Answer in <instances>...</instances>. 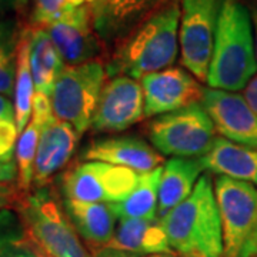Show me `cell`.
<instances>
[{"mask_svg": "<svg viewBox=\"0 0 257 257\" xmlns=\"http://www.w3.org/2000/svg\"><path fill=\"white\" fill-rule=\"evenodd\" d=\"M179 29L180 0H169L117 45L106 66L107 74L139 80L149 73L169 69L179 55Z\"/></svg>", "mask_w": 257, "mask_h": 257, "instance_id": "cell-1", "label": "cell"}, {"mask_svg": "<svg viewBox=\"0 0 257 257\" xmlns=\"http://www.w3.org/2000/svg\"><path fill=\"white\" fill-rule=\"evenodd\" d=\"M160 219L176 254L224 257L220 213L210 175L200 176L192 194Z\"/></svg>", "mask_w": 257, "mask_h": 257, "instance_id": "cell-2", "label": "cell"}, {"mask_svg": "<svg viewBox=\"0 0 257 257\" xmlns=\"http://www.w3.org/2000/svg\"><path fill=\"white\" fill-rule=\"evenodd\" d=\"M256 74L251 15L240 0H223L206 83L211 89L239 92Z\"/></svg>", "mask_w": 257, "mask_h": 257, "instance_id": "cell-3", "label": "cell"}, {"mask_svg": "<svg viewBox=\"0 0 257 257\" xmlns=\"http://www.w3.org/2000/svg\"><path fill=\"white\" fill-rule=\"evenodd\" d=\"M15 207L25 231V246L37 257H89L64 207L47 186L19 196Z\"/></svg>", "mask_w": 257, "mask_h": 257, "instance_id": "cell-4", "label": "cell"}, {"mask_svg": "<svg viewBox=\"0 0 257 257\" xmlns=\"http://www.w3.org/2000/svg\"><path fill=\"white\" fill-rule=\"evenodd\" d=\"M224 257L257 256V189L226 176L214 180Z\"/></svg>", "mask_w": 257, "mask_h": 257, "instance_id": "cell-5", "label": "cell"}, {"mask_svg": "<svg viewBox=\"0 0 257 257\" xmlns=\"http://www.w3.org/2000/svg\"><path fill=\"white\" fill-rule=\"evenodd\" d=\"M106 76V66L93 60L79 66H66L56 80L50 96L53 113L57 119L70 123L80 136L92 127Z\"/></svg>", "mask_w": 257, "mask_h": 257, "instance_id": "cell-6", "label": "cell"}, {"mask_svg": "<svg viewBox=\"0 0 257 257\" xmlns=\"http://www.w3.org/2000/svg\"><path fill=\"white\" fill-rule=\"evenodd\" d=\"M149 138L162 155L202 157L217 140L216 127L202 103L162 114L149 126Z\"/></svg>", "mask_w": 257, "mask_h": 257, "instance_id": "cell-7", "label": "cell"}, {"mask_svg": "<svg viewBox=\"0 0 257 257\" xmlns=\"http://www.w3.org/2000/svg\"><path fill=\"white\" fill-rule=\"evenodd\" d=\"M221 5L223 0H180L182 62L199 82H207Z\"/></svg>", "mask_w": 257, "mask_h": 257, "instance_id": "cell-8", "label": "cell"}, {"mask_svg": "<svg viewBox=\"0 0 257 257\" xmlns=\"http://www.w3.org/2000/svg\"><path fill=\"white\" fill-rule=\"evenodd\" d=\"M140 173L103 162H84L62 177L66 200L84 203H119L138 186Z\"/></svg>", "mask_w": 257, "mask_h": 257, "instance_id": "cell-9", "label": "cell"}, {"mask_svg": "<svg viewBox=\"0 0 257 257\" xmlns=\"http://www.w3.org/2000/svg\"><path fill=\"white\" fill-rule=\"evenodd\" d=\"M43 29L66 66L89 63L100 53L101 40L94 30L92 12L87 3L66 10Z\"/></svg>", "mask_w": 257, "mask_h": 257, "instance_id": "cell-10", "label": "cell"}, {"mask_svg": "<svg viewBox=\"0 0 257 257\" xmlns=\"http://www.w3.org/2000/svg\"><path fill=\"white\" fill-rule=\"evenodd\" d=\"M142 117H145L142 84L127 76H116L103 87L92 128L99 133H117L133 126Z\"/></svg>", "mask_w": 257, "mask_h": 257, "instance_id": "cell-11", "label": "cell"}, {"mask_svg": "<svg viewBox=\"0 0 257 257\" xmlns=\"http://www.w3.org/2000/svg\"><path fill=\"white\" fill-rule=\"evenodd\" d=\"M140 84L145 94V117L167 114L200 103L203 87L192 73L179 67L143 76Z\"/></svg>", "mask_w": 257, "mask_h": 257, "instance_id": "cell-12", "label": "cell"}, {"mask_svg": "<svg viewBox=\"0 0 257 257\" xmlns=\"http://www.w3.org/2000/svg\"><path fill=\"white\" fill-rule=\"evenodd\" d=\"M200 103L221 138L240 146L257 149V114L243 96L204 87Z\"/></svg>", "mask_w": 257, "mask_h": 257, "instance_id": "cell-13", "label": "cell"}, {"mask_svg": "<svg viewBox=\"0 0 257 257\" xmlns=\"http://www.w3.org/2000/svg\"><path fill=\"white\" fill-rule=\"evenodd\" d=\"M169 0H90L93 26L101 43L114 45L142 25Z\"/></svg>", "mask_w": 257, "mask_h": 257, "instance_id": "cell-14", "label": "cell"}, {"mask_svg": "<svg viewBox=\"0 0 257 257\" xmlns=\"http://www.w3.org/2000/svg\"><path fill=\"white\" fill-rule=\"evenodd\" d=\"M80 135L76 128L64 120L52 119L42 130L37 146L33 186L45 187L50 179L69 163Z\"/></svg>", "mask_w": 257, "mask_h": 257, "instance_id": "cell-15", "label": "cell"}, {"mask_svg": "<svg viewBox=\"0 0 257 257\" xmlns=\"http://www.w3.org/2000/svg\"><path fill=\"white\" fill-rule=\"evenodd\" d=\"M83 160L103 162L132 169L138 173L155 170L163 162L162 155L147 142L135 136L96 140L84 149Z\"/></svg>", "mask_w": 257, "mask_h": 257, "instance_id": "cell-16", "label": "cell"}, {"mask_svg": "<svg viewBox=\"0 0 257 257\" xmlns=\"http://www.w3.org/2000/svg\"><path fill=\"white\" fill-rule=\"evenodd\" d=\"M52 119H55V113H53L50 97L43 93L35 92L32 119L26 128L23 130V133L19 136L16 155H15V159H16L15 162L18 166L16 189H18L19 196H25L32 190L40 135H42L43 127Z\"/></svg>", "mask_w": 257, "mask_h": 257, "instance_id": "cell-17", "label": "cell"}, {"mask_svg": "<svg viewBox=\"0 0 257 257\" xmlns=\"http://www.w3.org/2000/svg\"><path fill=\"white\" fill-rule=\"evenodd\" d=\"M106 247L133 256L172 251L159 216L155 219H119L114 237Z\"/></svg>", "mask_w": 257, "mask_h": 257, "instance_id": "cell-18", "label": "cell"}, {"mask_svg": "<svg viewBox=\"0 0 257 257\" xmlns=\"http://www.w3.org/2000/svg\"><path fill=\"white\" fill-rule=\"evenodd\" d=\"M64 211L77 234L89 244L106 247L110 244L119 220L111 203H84L63 200Z\"/></svg>", "mask_w": 257, "mask_h": 257, "instance_id": "cell-19", "label": "cell"}, {"mask_svg": "<svg viewBox=\"0 0 257 257\" xmlns=\"http://www.w3.org/2000/svg\"><path fill=\"white\" fill-rule=\"evenodd\" d=\"M203 172L202 163L196 157H172L167 160L159 186L157 216L163 217L184 202L193 193Z\"/></svg>", "mask_w": 257, "mask_h": 257, "instance_id": "cell-20", "label": "cell"}, {"mask_svg": "<svg viewBox=\"0 0 257 257\" xmlns=\"http://www.w3.org/2000/svg\"><path fill=\"white\" fill-rule=\"evenodd\" d=\"M199 160L204 170L257 186V149L217 138L213 147Z\"/></svg>", "mask_w": 257, "mask_h": 257, "instance_id": "cell-21", "label": "cell"}, {"mask_svg": "<svg viewBox=\"0 0 257 257\" xmlns=\"http://www.w3.org/2000/svg\"><path fill=\"white\" fill-rule=\"evenodd\" d=\"M66 67L60 53L43 28H30V69L36 92L52 96L55 83Z\"/></svg>", "mask_w": 257, "mask_h": 257, "instance_id": "cell-22", "label": "cell"}, {"mask_svg": "<svg viewBox=\"0 0 257 257\" xmlns=\"http://www.w3.org/2000/svg\"><path fill=\"white\" fill-rule=\"evenodd\" d=\"M35 82L30 69V28L20 32L16 53V82H15V113L19 136L23 133L32 119Z\"/></svg>", "mask_w": 257, "mask_h": 257, "instance_id": "cell-23", "label": "cell"}, {"mask_svg": "<svg viewBox=\"0 0 257 257\" xmlns=\"http://www.w3.org/2000/svg\"><path fill=\"white\" fill-rule=\"evenodd\" d=\"M163 166L140 173L138 186L126 199L111 203L119 219H155L159 209V186Z\"/></svg>", "mask_w": 257, "mask_h": 257, "instance_id": "cell-24", "label": "cell"}, {"mask_svg": "<svg viewBox=\"0 0 257 257\" xmlns=\"http://www.w3.org/2000/svg\"><path fill=\"white\" fill-rule=\"evenodd\" d=\"M19 36L15 22L0 20V94L6 97L15 94Z\"/></svg>", "mask_w": 257, "mask_h": 257, "instance_id": "cell-25", "label": "cell"}, {"mask_svg": "<svg viewBox=\"0 0 257 257\" xmlns=\"http://www.w3.org/2000/svg\"><path fill=\"white\" fill-rule=\"evenodd\" d=\"M20 246H25V231L20 217L9 209L0 210V257Z\"/></svg>", "mask_w": 257, "mask_h": 257, "instance_id": "cell-26", "label": "cell"}, {"mask_svg": "<svg viewBox=\"0 0 257 257\" xmlns=\"http://www.w3.org/2000/svg\"><path fill=\"white\" fill-rule=\"evenodd\" d=\"M84 5L82 0H35L30 28H45L62 16L66 10Z\"/></svg>", "mask_w": 257, "mask_h": 257, "instance_id": "cell-27", "label": "cell"}, {"mask_svg": "<svg viewBox=\"0 0 257 257\" xmlns=\"http://www.w3.org/2000/svg\"><path fill=\"white\" fill-rule=\"evenodd\" d=\"M19 132L15 119L0 120V162L12 163L16 155Z\"/></svg>", "mask_w": 257, "mask_h": 257, "instance_id": "cell-28", "label": "cell"}, {"mask_svg": "<svg viewBox=\"0 0 257 257\" xmlns=\"http://www.w3.org/2000/svg\"><path fill=\"white\" fill-rule=\"evenodd\" d=\"M19 194L16 187H13L12 184L0 183V210L15 206Z\"/></svg>", "mask_w": 257, "mask_h": 257, "instance_id": "cell-29", "label": "cell"}, {"mask_svg": "<svg viewBox=\"0 0 257 257\" xmlns=\"http://www.w3.org/2000/svg\"><path fill=\"white\" fill-rule=\"evenodd\" d=\"M12 182H18L16 162H12V163L0 162V183L12 184Z\"/></svg>", "mask_w": 257, "mask_h": 257, "instance_id": "cell-30", "label": "cell"}, {"mask_svg": "<svg viewBox=\"0 0 257 257\" xmlns=\"http://www.w3.org/2000/svg\"><path fill=\"white\" fill-rule=\"evenodd\" d=\"M248 106L253 109V111L257 114V74L248 82V84L244 89V96H243Z\"/></svg>", "mask_w": 257, "mask_h": 257, "instance_id": "cell-31", "label": "cell"}, {"mask_svg": "<svg viewBox=\"0 0 257 257\" xmlns=\"http://www.w3.org/2000/svg\"><path fill=\"white\" fill-rule=\"evenodd\" d=\"M2 119L16 120V113H15V104L9 100V97L0 94V120Z\"/></svg>", "mask_w": 257, "mask_h": 257, "instance_id": "cell-32", "label": "cell"}, {"mask_svg": "<svg viewBox=\"0 0 257 257\" xmlns=\"http://www.w3.org/2000/svg\"><path fill=\"white\" fill-rule=\"evenodd\" d=\"M96 257H138L133 254H127V253H121L117 250H113L110 247H101L97 250Z\"/></svg>", "mask_w": 257, "mask_h": 257, "instance_id": "cell-33", "label": "cell"}, {"mask_svg": "<svg viewBox=\"0 0 257 257\" xmlns=\"http://www.w3.org/2000/svg\"><path fill=\"white\" fill-rule=\"evenodd\" d=\"M3 257H37L32 250L26 246H20V247L10 250L9 253H6Z\"/></svg>", "mask_w": 257, "mask_h": 257, "instance_id": "cell-34", "label": "cell"}, {"mask_svg": "<svg viewBox=\"0 0 257 257\" xmlns=\"http://www.w3.org/2000/svg\"><path fill=\"white\" fill-rule=\"evenodd\" d=\"M12 5H13V0H0V19L12 8Z\"/></svg>", "mask_w": 257, "mask_h": 257, "instance_id": "cell-35", "label": "cell"}, {"mask_svg": "<svg viewBox=\"0 0 257 257\" xmlns=\"http://www.w3.org/2000/svg\"><path fill=\"white\" fill-rule=\"evenodd\" d=\"M251 20H253V25H254V49H256V60H257V8L251 10Z\"/></svg>", "mask_w": 257, "mask_h": 257, "instance_id": "cell-36", "label": "cell"}, {"mask_svg": "<svg viewBox=\"0 0 257 257\" xmlns=\"http://www.w3.org/2000/svg\"><path fill=\"white\" fill-rule=\"evenodd\" d=\"M147 257H180L179 254H175V253H157V254H150Z\"/></svg>", "mask_w": 257, "mask_h": 257, "instance_id": "cell-37", "label": "cell"}, {"mask_svg": "<svg viewBox=\"0 0 257 257\" xmlns=\"http://www.w3.org/2000/svg\"><path fill=\"white\" fill-rule=\"evenodd\" d=\"M82 2H84V3H87V5L90 3V0H82Z\"/></svg>", "mask_w": 257, "mask_h": 257, "instance_id": "cell-38", "label": "cell"}, {"mask_svg": "<svg viewBox=\"0 0 257 257\" xmlns=\"http://www.w3.org/2000/svg\"><path fill=\"white\" fill-rule=\"evenodd\" d=\"M256 257H257V256H256Z\"/></svg>", "mask_w": 257, "mask_h": 257, "instance_id": "cell-39", "label": "cell"}]
</instances>
